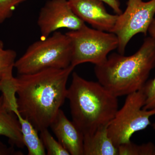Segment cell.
<instances>
[{
	"label": "cell",
	"mask_w": 155,
	"mask_h": 155,
	"mask_svg": "<svg viewBox=\"0 0 155 155\" xmlns=\"http://www.w3.org/2000/svg\"><path fill=\"white\" fill-rule=\"evenodd\" d=\"M27 0H0V24L12 17L16 8Z\"/></svg>",
	"instance_id": "17"
},
{
	"label": "cell",
	"mask_w": 155,
	"mask_h": 155,
	"mask_svg": "<svg viewBox=\"0 0 155 155\" xmlns=\"http://www.w3.org/2000/svg\"><path fill=\"white\" fill-rule=\"evenodd\" d=\"M108 125L84 136V155H118L117 147L108 135Z\"/></svg>",
	"instance_id": "13"
},
{
	"label": "cell",
	"mask_w": 155,
	"mask_h": 155,
	"mask_svg": "<svg viewBox=\"0 0 155 155\" xmlns=\"http://www.w3.org/2000/svg\"><path fill=\"white\" fill-rule=\"evenodd\" d=\"M78 17L93 28L112 32L118 18L117 14H110L100 0H68Z\"/></svg>",
	"instance_id": "9"
},
{
	"label": "cell",
	"mask_w": 155,
	"mask_h": 155,
	"mask_svg": "<svg viewBox=\"0 0 155 155\" xmlns=\"http://www.w3.org/2000/svg\"><path fill=\"white\" fill-rule=\"evenodd\" d=\"M74 67L48 69L15 77L17 108L38 131L50 127L67 99V83Z\"/></svg>",
	"instance_id": "1"
},
{
	"label": "cell",
	"mask_w": 155,
	"mask_h": 155,
	"mask_svg": "<svg viewBox=\"0 0 155 155\" xmlns=\"http://www.w3.org/2000/svg\"><path fill=\"white\" fill-rule=\"evenodd\" d=\"M118 98L98 81L86 80L76 72L72 73L67 99L72 121L84 136L109 125L119 110Z\"/></svg>",
	"instance_id": "3"
},
{
	"label": "cell",
	"mask_w": 155,
	"mask_h": 155,
	"mask_svg": "<svg viewBox=\"0 0 155 155\" xmlns=\"http://www.w3.org/2000/svg\"><path fill=\"white\" fill-rule=\"evenodd\" d=\"M2 94L8 102L11 110L17 116L21 127L23 142L28 150V155L46 154L45 147L38 133V131L18 111L15 91L14 89L8 90Z\"/></svg>",
	"instance_id": "11"
},
{
	"label": "cell",
	"mask_w": 155,
	"mask_h": 155,
	"mask_svg": "<svg viewBox=\"0 0 155 155\" xmlns=\"http://www.w3.org/2000/svg\"><path fill=\"white\" fill-rule=\"evenodd\" d=\"M66 34L71 41V65L74 68L85 63L95 65L102 64L109 53L117 49L119 45L115 34L90 28L86 24Z\"/></svg>",
	"instance_id": "5"
},
{
	"label": "cell",
	"mask_w": 155,
	"mask_h": 155,
	"mask_svg": "<svg viewBox=\"0 0 155 155\" xmlns=\"http://www.w3.org/2000/svg\"><path fill=\"white\" fill-rule=\"evenodd\" d=\"M155 67V38L144 39L138 51L130 56L113 53L102 64L95 65L98 81L117 97L140 90Z\"/></svg>",
	"instance_id": "2"
},
{
	"label": "cell",
	"mask_w": 155,
	"mask_h": 155,
	"mask_svg": "<svg viewBox=\"0 0 155 155\" xmlns=\"http://www.w3.org/2000/svg\"><path fill=\"white\" fill-rule=\"evenodd\" d=\"M110 6L114 12L117 15H120L122 13L120 8V4L118 0H100Z\"/></svg>",
	"instance_id": "20"
},
{
	"label": "cell",
	"mask_w": 155,
	"mask_h": 155,
	"mask_svg": "<svg viewBox=\"0 0 155 155\" xmlns=\"http://www.w3.org/2000/svg\"><path fill=\"white\" fill-rule=\"evenodd\" d=\"M40 137L48 155H70L62 144L56 140L48 128L40 131Z\"/></svg>",
	"instance_id": "15"
},
{
	"label": "cell",
	"mask_w": 155,
	"mask_h": 155,
	"mask_svg": "<svg viewBox=\"0 0 155 155\" xmlns=\"http://www.w3.org/2000/svg\"><path fill=\"white\" fill-rule=\"evenodd\" d=\"M141 89L145 97L143 109L155 110V76L153 79L148 80Z\"/></svg>",
	"instance_id": "18"
},
{
	"label": "cell",
	"mask_w": 155,
	"mask_h": 155,
	"mask_svg": "<svg viewBox=\"0 0 155 155\" xmlns=\"http://www.w3.org/2000/svg\"><path fill=\"white\" fill-rule=\"evenodd\" d=\"M0 135L7 137L12 146L19 148L25 147L17 116L2 94L0 96Z\"/></svg>",
	"instance_id": "12"
},
{
	"label": "cell",
	"mask_w": 155,
	"mask_h": 155,
	"mask_svg": "<svg viewBox=\"0 0 155 155\" xmlns=\"http://www.w3.org/2000/svg\"><path fill=\"white\" fill-rule=\"evenodd\" d=\"M118 155H155V145L149 142L137 145L131 141L117 147Z\"/></svg>",
	"instance_id": "14"
},
{
	"label": "cell",
	"mask_w": 155,
	"mask_h": 155,
	"mask_svg": "<svg viewBox=\"0 0 155 155\" xmlns=\"http://www.w3.org/2000/svg\"><path fill=\"white\" fill-rule=\"evenodd\" d=\"M58 140L71 155H84V135L60 109L50 125Z\"/></svg>",
	"instance_id": "10"
},
{
	"label": "cell",
	"mask_w": 155,
	"mask_h": 155,
	"mask_svg": "<svg viewBox=\"0 0 155 155\" xmlns=\"http://www.w3.org/2000/svg\"><path fill=\"white\" fill-rule=\"evenodd\" d=\"M37 24L43 38L61 28L76 30L85 24L75 15L68 0L48 1L40 11Z\"/></svg>",
	"instance_id": "8"
},
{
	"label": "cell",
	"mask_w": 155,
	"mask_h": 155,
	"mask_svg": "<svg viewBox=\"0 0 155 155\" xmlns=\"http://www.w3.org/2000/svg\"><path fill=\"white\" fill-rule=\"evenodd\" d=\"M21 151L16 150L14 147H8L0 141V155H23Z\"/></svg>",
	"instance_id": "19"
},
{
	"label": "cell",
	"mask_w": 155,
	"mask_h": 155,
	"mask_svg": "<svg viewBox=\"0 0 155 155\" xmlns=\"http://www.w3.org/2000/svg\"><path fill=\"white\" fill-rule=\"evenodd\" d=\"M155 14V0H127L126 8L118 15L112 32L118 39V53L124 54L129 41L137 34L147 35Z\"/></svg>",
	"instance_id": "7"
},
{
	"label": "cell",
	"mask_w": 155,
	"mask_h": 155,
	"mask_svg": "<svg viewBox=\"0 0 155 155\" xmlns=\"http://www.w3.org/2000/svg\"><path fill=\"white\" fill-rule=\"evenodd\" d=\"M148 32L150 35V36L155 38V18L153 19L149 27Z\"/></svg>",
	"instance_id": "21"
},
{
	"label": "cell",
	"mask_w": 155,
	"mask_h": 155,
	"mask_svg": "<svg viewBox=\"0 0 155 155\" xmlns=\"http://www.w3.org/2000/svg\"><path fill=\"white\" fill-rule=\"evenodd\" d=\"M17 53L11 49L5 50V52L0 56V81L13 73Z\"/></svg>",
	"instance_id": "16"
},
{
	"label": "cell",
	"mask_w": 155,
	"mask_h": 155,
	"mask_svg": "<svg viewBox=\"0 0 155 155\" xmlns=\"http://www.w3.org/2000/svg\"><path fill=\"white\" fill-rule=\"evenodd\" d=\"M152 126L153 129V130H154L155 132V122L154 123H153Z\"/></svg>",
	"instance_id": "23"
},
{
	"label": "cell",
	"mask_w": 155,
	"mask_h": 155,
	"mask_svg": "<svg viewBox=\"0 0 155 155\" xmlns=\"http://www.w3.org/2000/svg\"><path fill=\"white\" fill-rule=\"evenodd\" d=\"M72 45L66 34L57 31L30 45L14 64L18 75L48 69H64L71 65Z\"/></svg>",
	"instance_id": "4"
},
{
	"label": "cell",
	"mask_w": 155,
	"mask_h": 155,
	"mask_svg": "<svg viewBox=\"0 0 155 155\" xmlns=\"http://www.w3.org/2000/svg\"><path fill=\"white\" fill-rule=\"evenodd\" d=\"M5 50L4 49V45L3 42L0 40V56L5 52Z\"/></svg>",
	"instance_id": "22"
},
{
	"label": "cell",
	"mask_w": 155,
	"mask_h": 155,
	"mask_svg": "<svg viewBox=\"0 0 155 155\" xmlns=\"http://www.w3.org/2000/svg\"><path fill=\"white\" fill-rule=\"evenodd\" d=\"M145 95L142 90L127 95L122 107L118 110L107 127L108 135L118 147L130 141L134 134L150 125L155 110L143 109Z\"/></svg>",
	"instance_id": "6"
}]
</instances>
